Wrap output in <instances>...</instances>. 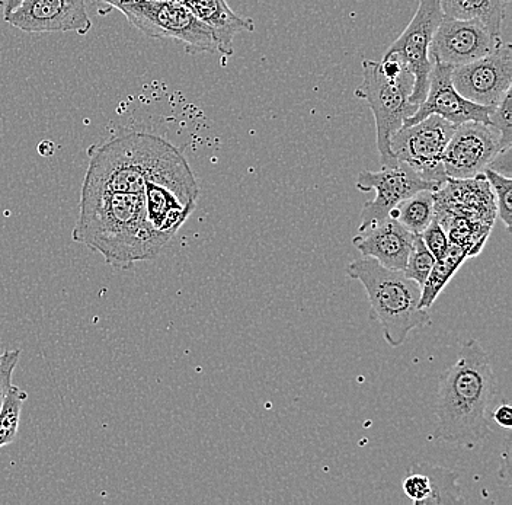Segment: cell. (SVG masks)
Returning a JSON list of instances; mask_svg holds the SVG:
<instances>
[{"label": "cell", "instance_id": "22", "mask_svg": "<svg viewBox=\"0 0 512 505\" xmlns=\"http://www.w3.org/2000/svg\"><path fill=\"white\" fill-rule=\"evenodd\" d=\"M28 399V393L12 385L6 396L5 404L0 409V447L11 444L18 434L21 421L22 405Z\"/></svg>", "mask_w": 512, "mask_h": 505}, {"label": "cell", "instance_id": "10", "mask_svg": "<svg viewBox=\"0 0 512 505\" xmlns=\"http://www.w3.org/2000/svg\"><path fill=\"white\" fill-rule=\"evenodd\" d=\"M451 82L469 101L483 107H495L511 91V44L501 43L488 56L454 67Z\"/></svg>", "mask_w": 512, "mask_h": 505}, {"label": "cell", "instance_id": "24", "mask_svg": "<svg viewBox=\"0 0 512 505\" xmlns=\"http://www.w3.org/2000/svg\"><path fill=\"white\" fill-rule=\"evenodd\" d=\"M434 255L428 251L427 246L422 242L421 236L416 235L411 254L406 261L405 276L414 280L419 286H424L428 276H430L432 267H434Z\"/></svg>", "mask_w": 512, "mask_h": 505}, {"label": "cell", "instance_id": "29", "mask_svg": "<svg viewBox=\"0 0 512 505\" xmlns=\"http://www.w3.org/2000/svg\"><path fill=\"white\" fill-rule=\"evenodd\" d=\"M495 423L504 428L512 427V408L510 405H501L494 412Z\"/></svg>", "mask_w": 512, "mask_h": 505}, {"label": "cell", "instance_id": "15", "mask_svg": "<svg viewBox=\"0 0 512 505\" xmlns=\"http://www.w3.org/2000/svg\"><path fill=\"white\" fill-rule=\"evenodd\" d=\"M415 238L414 233L389 216L366 229L358 230L352 244L364 257L373 258L383 267L403 271Z\"/></svg>", "mask_w": 512, "mask_h": 505}, {"label": "cell", "instance_id": "19", "mask_svg": "<svg viewBox=\"0 0 512 505\" xmlns=\"http://www.w3.org/2000/svg\"><path fill=\"white\" fill-rule=\"evenodd\" d=\"M467 258H469V255H467L463 248L456 244H450V248H448L444 257H441L440 260H435L430 276H428L427 281L422 286L421 302H419L422 309L432 308L435 300L446 289L451 278L459 271V268L462 267Z\"/></svg>", "mask_w": 512, "mask_h": 505}, {"label": "cell", "instance_id": "30", "mask_svg": "<svg viewBox=\"0 0 512 505\" xmlns=\"http://www.w3.org/2000/svg\"><path fill=\"white\" fill-rule=\"evenodd\" d=\"M21 2L22 0H5V3H3V17L8 15L9 12L14 11L16 6H18Z\"/></svg>", "mask_w": 512, "mask_h": 505}, {"label": "cell", "instance_id": "12", "mask_svg": "<svg viewBox=\"0 0 512 505\" xmlns=\"http://www.w3.org/2000/svg\"><path fill=\"white\" fill-rule=\"evenodd\" d=\"M501 43V35L482 22L443 18L432 37L430 59L454 67L467 65L488 56Z\"/></svg>", "mask_w": 512, "mask_h": 505}, {"label": "cell", "instance_id": "21", "mask_svg": "<svg viewBox=\"0 0 512 505\" xmlns=\"http://www.w3.org/2000/svg\"><path fill=\"white\" fill-rule=\"evenodd\" d=\"M428 476L430 494L424 505H443L463 503L462 488L459 485V473L430 463H416Z\"/></svg>", "mask_w": 512, "mask_h": 505}, {"label": "cell", "instance_id": "28", "mask_svg": "<svg viewBox=\"0 0 512 505\" xmlns=\"http://www.w3.org/2000/svg\"><path fill=\"white\" fill-rule=\"evenodd\" d=\"M19 357H21V351L19 350H6L0 354V409L5 404L6 396L11 391L12 376L16 366H18Z\"/></svg>", "mask_w": 512, "mask_h": 505}, {"label": "cell", "instance_id": "9", "mask_svg": "<svg viewBox=\"0 0 512 505\" xmlns=\"http://www.w3.org/2000/svg\"><path fill=\"white\" fill-rule=\"evenodd\" d=\"M443 184L424 180L411 166L403 162L383 166L380 171H363L357 178L355 188L363 193H376L374 200L367 201L361 210L360 229L368 228L380 220L387 219L390 212L403 200L418 191H437Z\"/></svg>", "mask_w": 512, "mask_h": 505}, {"label": "cell", "instance_id": "27", "mask_svg": "<svg viewBox=\"0 0 512 505\" xmlns=\"http://www.w3.org/2000/svg\"><path fill=\"white\" fill-rule=\"evenodd\" d=\"M419 236H421L422 242L427 246L428 251L434 255L435 260H440L441 257H444V254L450 248V241H448L446 230L443 229V226L440 225V222L435 217L430 225L427 226V229Z\"/></svg>", "mask_w": 512, "mask_h": 505}, {"label": "cell", "instance_id": "26", "mask_svg": "<svg viewBox=\"0 0 512 505\" xmlns=\"http://www.w3.org/2000/svg\"><path fill=\"white\" fill-rule=\"evenodd\" d=\"M403 492L415 505H424L430 494L428 476L416 466V463L409 469V475L403 479Z\"/></svg>", "mask_w": 512, "mask_h": 505}, {"label": "cell", "instance_id": "18", "mask_svg": "<svg viewBox=\"0 0 512 505\" xmlns=\"http://www.w3.org/2000/svg\"><path fill=\"white\" fill-rule=\"evenodd\" d=\"M444 18L479 21L502 37L510 0H440Z\"/></svg>", "mask_w": 512, "mask_h": 505}, {"label": "cell", "instance_id": "1", "mask_svg": "<svg viewBox=\"0 0 512 505\" xmlns=\"http://www.w3.org/2000/svg\"><path fill=\"white\" fill-rule=\"evenodd\" d=\"M89 166L82 191L143 193L149 181L200 196L197 181L181 150L150 133L120 134L88 149Z\"/></svg>", "mask_w": 512, "mask_h": 505}, {"label": "cell", "instance_id": "14", "mask_svg": "<svg viewBox=\"0 0 512 505\" xmlns=\"http://www.w3.org/2000/svg\"><path fill=\"white\" fill-rule=\"evenodd\" d=\"M453 69L454 66L446 63L434 62L427 97L418 105L415 114L405 120L403 126L419 123L428 115H438L454 126L469 123V121H478L491 126V113L494 107H483L462 97L451 82Z\"/></svg>", "mask_w": 512, "mask_h": 505}, {"label": "cell", "instance_id": "2", "mask_svg": "<svg viewBox=\"0 0 512 505\" xmlns=\"http://www.w3.org/2000/svg\"><path fill=\"white\" fill-rule=\"evenodd\" d=\"M73 241L102 255L115 270L158 257L171 239L152 228L143 193L82 191Z\"/></svg>", "mask_w": 512, "mask_h": 505}, {"label": "cell", "instance_id": "8", "mask_svg": "<svg viewBox=\"0 0 512 505\" xmlns=\"http://www.w3.org/2000/svg\"><path fill=\"white\" fill-rule=\"evenodd\" d=\"M440 0H419L414 18L387 53L396 54L414 76L411 102L419 105L427 97L430 73L434 62L430 59L432 37L443 21Z\"/></svg>", "mask_w": 512, "mask_h": 505}, {"label": "cell", "instance_id": "5", "mask_svg": "<svg viewBox=\"0 0 512 505\" xmlns=\"http://www.w3.org/2000/svg\"><path fill=\"white\" fill-rule=\"evenodd\" d=\"M414 76L403 70L396 76L387 75L379 62L364 60L363 82L355 89V97L363 99L376 120L377 149L382 165H395L390 139L415 114L418 105L412 104Z\"/></svg>", "mask_w": 512, "mask_h": 505}, {"label": "cell", "instance_id": "31", "mask_svg": "<svg viewBox=\"0 0 512 505\" xmlns=\"http://www.w3.org/2000/svg\"><path fill=\"white\" fill-rule=\"evenodd\" d=\"M3 3H5V0H0V6H3Z\"/></svg>", "mask_w": 512, "mask_h": 505}, {"label": "cell", "instance_id": "11", "mask_svg": "<svg viewBox=\"0 0 512 505\" xmlns=\"http://www.w3.org/2000/svg\"><path fill=\"white\" fill-rule=\"evenodd\" d=\"M499 133L489 124H459L444 150V172L451 180H470L483 174L501 152Z\"/></svg>", "mask_w": 512, "mask_h": 505}, {"label": "cell", "instance_id": "13", "mask_svg": "<svg viewBox=\"0 0 512 505\" xmlns=\"http://www.w3.org/2000/svg\"><path fill=\"white\" fill-rule=\"evenodd\" d=\"M5 21L30 34L73 31L86 35L92 30L85 0H22L5 15Z\"/></svg>", "mask_w": 512, "mask_h": 505}, {"label": "cell", "instance_id": "23", "mask_svg": "<svg viewBox=\"0 0 512 505\" xmlns=\"http://www.w3.org/2000/svg\"><path fill=\"white\" fill-rule=\"evenodd\" d=\"M483 177L488 181L495 197L496 217L502 220L505 228L511 229L512 223V180L491 168L483 169Z\"/></svg>", "mask_w": 512, "mask_h": 505}, {"label": "cell", "instance_id": "6", "mask_svg": "<svg viewBox=\"0 0 512 505\" xmlns=\"http://www.w3.org/2000/svg\"><path fill=\"white\" fill-rule=\"evenodd\" d=\"M118 11L147 37L178 41L188 53H219L213 31L178 0H133Z\"/></svg>", "mask_w": 512, "mask_h": 505}, {"label": "cell", "instance_id": "3", "mask_svg": "<svg viewBox=\"0 0 512 505\" xmlns=\"http://www.w3.org/2000/svg\"><path fill=\"white\" fill-rule=\"evenodd\" d=\"M495 375L491 360L478 340L466 341L459 360L440 377L435 402V440L473 450L489 434L486 412L495 395Z\"/></svg>", "mask_w": 512, "mask_h": 505}, {"label": "cell", "instance_id": "17", "mask_svg": "<svg viewBox=\"0 0 512 505\" xmlns=\"http://www.w3.org/2000/svg\"><path fill=\"white\" fill-rule=\"evenodd\" d=\"M213 31L219 53L232 56L233 40L240 33H252L254 21L240 17L230 9L226 0H178Z\"/></svg>", "mask_w": 512, "mask_h": 505}, {"label": "cell", "instance_id": "20", "mask_svg": "<svg viewBox=\"0 0 512 505\" xmlns=\"http://www.w3.org/2000/svg\"><path fill=\"white\" fill-rule=\"evenodd\" d=\"M435 191L422 190L414 194L390 212V217L414 235H421L434 219Z\"/></svg>", "mask_w": 512, "mask_h": 505}, {"label": "cell", "instance_id": "7", "mask_svg": "<svg viewBox=\"0 0 512 505\" xmlns=\"http://www.w3.org/2000/svg\"><path fill=\"white\" fill-rule=\"evenodd\" d=\"M454 130V124L438 115H428L419 123L400 127L390 139V149L396 161L411 166L424 180L444 184L448 177L443 155Z\"/></svg>", "mask_w": 512, "mask_h": 505}, {"label": "cell", "instance_id": "4", "mask_svg": "<svg viewBox=\"0 0 512 505\" xmlns=\"http://www.w3.org/2000/svg\"><path fill=\"white\" fill-rule=\"evenodd\" d=\"M347 274L366 289L370 318L382 325L384 340L390 347H400L415 328L432 324L430 313L419 305L422 287L403 271L364 257L352 261Z\"/></svg>", "mask_w": 512, "mask_h": 505}, {"label": "cell", "instance_id": "25", "mask_svg": "<svg viewBox=\"0 0 512 505\" xmlns=\"http://www.w3.org/2000/svg\"><path fill=\"white\" fill-rule=\"evenodd\" d=\"M512 91L495 105L491 113V126L499 133V147L501 152L511 149L512 146Z\"/></svg>", "mask_w": 512, "mask_h": 505}, {"label": "cell", "instance_id": "16", "mask_svg": "<svg viewBox=\"0 0 512 505\" xmlns=\"http://www.w3.org/2000/svg\"><path fill=\"white\" fill-rule=\"evenodd\" d=\"M143 196L150 225L169 239L187 222L197 204V197L156 181L146 182Z\"/></svg>", "mask_w": 512, "mask_h": 505}]
</instances>
